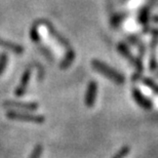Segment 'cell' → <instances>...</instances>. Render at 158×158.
<instances>
[{
	"label": "cell",
	"instance_id": "cell-4",
	"mask_svg": "<svg viewBox=\"0 0 158 158\" xmlns=\"http://www.w3.org/2000/svg\"><path fill=\"white\" fill-rule=\"evenodd\" d=\"M6 116L9 119L12 120H20L25 122H34V123H43L45 121V117L42 115L35 114H26V113H20L17 111H8L6 113Z\"/></svg>",
	"mask_w": 158,
	"mask_h": 158
},
{
	"label": "cell",
	"instance_id": "cell-5",
	"mask_svg": "<svg viewBox=\"0 0 158 158\" xmlns=\"http://www.w3.org/2000/svg\"><path fill=\"white\" fill-rule=\"evenodd\" d=\"M3 106L8 109H19L23 111H34L38 109L39 105L35 102H17V101H6L3 103Z\"/></svg>",
	"mask_w": 158,
	"mask_h": 158
},
{
	"label": "cell",
	"instance_id": "cell-19",
	"mask_svg": "<svg viewBox=\"0 0 158 158\" xmlns=\"http://www.w3.org/2000/svg\"><path fill=\"white\" fill-rule=\"evenodd\" d=\"M152 19L154 20V22H156V23H158V17H153Z\"/></svg>",
	"mask_w": 158,
	"mask_h": 158
},
{
	"label": "cell",
	"instance_id": "cell-17",
	"mask_svg": "<svg viewBox=\"0 0 158 158\" xmlns=\"http://www.w3.org/2000/svg\"><path fill=\"white\" fill-rule=\"evenodd\" d=\"M128 153H129V148L127 146L122 147L121 149H120L118 152L113 156V158H124Z\"/></svg>",
	"mask_w": 158,
	"mask_h": 158
},
{
	"label": "cell",
	"instance_id": "cell-12",
	"mask_svg": "<svg viewBox=\"0 0 158 158\" xmlns=\"http://www.w3.org/2000/svg\"><path fill=\"white\" fill-rule=\"evenodd\" d=\"M139 22L142 25H147V23L149 22V9L147 7L141 9L140 15H139Z\"/></svg>",
	"mask_w": 158,
	"mask_h": 158
},
{
	"label": "cell",
	"instance_id": "cell-2",
	"mask_svg": "<svg viewBox=\"0 0 158 158\" xmlns=\"http://www.w3.org/2000/svg\"><path fill=\"white\" fill-rule=\"evenodd\" d=\"M91 66H93L94 70H96L97 72H99L100 74L104 75L106 78L110 79V80L113 81L114 83H117V84L124 83L125 78L120 72L116 71L114 68L110 67L109 65L105 64V63H103L102 61H100V60H93V61H91Z\"/></svg>",
	"mask_w": 158,
	"mask_h": 158
},
{
	"label": "cell",
	"instance_id": "cell-15",
	"mask_svg": "<svg viewBox=\"0 0 158 158\" xmlns=\"http://www.w3.org/2000/svg\"><path fill=\"white\" fill-rule=\"evenodd\" d=\"M42 151H43L42 146H41V145H37V146H35V148L33 149L29 158H40L41 154H42Z\"/></svg>",
	"mask_w": 158,
	"mask_h": 158
},
{
	"label": "cell",
	"instance_id": "cell-16",
	"mask_svg": "<svg viewBox=\"0 0 158 158\" xmlns=\"http://www.w3.org/2000/svg\"><path fill=\"white\" fill-rule=\"evenodd\" d=\"M129 41H131V43H134V45H137L139 47V49H140L141 53H144V46H143V43L141 42L140 40H139L137 37L135 36H129L128 37Z\"/></svg>",
	"mask_w": 158,
	"mask_h": 158
},
{
	"label": "cell",
	"instance_id": "cell-20",
	"mask_svg": "<svg viewBox=\"0 0 158 158\" xmlns=\"http://www.w3.org/2000/svg\"><path fill=\"white\" fill-rule=\"evenodd\" d=\"M156 71H157V75H158V68L156 69Z\"/></svg>",
	"mask_w": 158,
	"mask_h": 158
},
{
	"label": "cell",
	"instance_id": "cell-18",
	"mask_svg": "<svg viewBox=\"0 0 158 158\" xmlns=\"http://www.w3.org/2000/svg\"><path fill=\"white\" fill-rule=\"evenodd\" d=\"M151 33H152L153 35H155V36H158V29H154V30H151Z\"/></svg>",
	"mask_w": 158,
	"mask_h": 158
},
{
	"label": "cell",
	"instance_id": "cell-7",
	"mask_svg": "<svg viewBox=\"0 0 158 158\" xmlns=\"http://www.w3.org/2000/svg\"><path fill=\"white\" fill-rule=\"evenodd\" d=\"M131 94H132V98L135 101V103L138 104L139 106L142 107L143 109H146V110H150L152 109L153 107V104L152 102L144 96L143 94L141 93V90L139 89L137 87H134L131 90Z\"/></svg>",
	"mask_w": 158,
	"mask_h": 158
},
{
	"label": "cell",
	"instance_id": "cell-3",
	"mask_svg": "<svg viewBox=\"0 0 158 158\" xmlns=\"http://www.w3.org/2000/svg\"><path fill=\"white\" fill-rule=\"evenodd\" d=\"M117 49L118 52L121 53V55L124 56V58L127 60V61L131 63V65H134L135 68H137V73L134 74L132 76V80L134 81H137L140 79V77H142V73L144 71V66H143V63L140 59H137L135 56L132 55L131 52V50L128 49V47L125 45L124 43H118L117 44Z\"/></svg>",
	"mask_w": 158,
	"mask_h": 158
},
{
	"label": "cell",
	"instance_id": "cell-10",
	"mask_svg": "<svg viewBox=\"0 0 158 158\" xmlns=\"http://www.w3.org/2000/svg\"><path fill=\"white\" fill-rule=\"evenodd\" d=\"M151 56H150V62H149V67L150 71L155 72L156 69L158 68L157 62H156V56H155V48H156V40L154 39L152 44H151Z\"/></svg>",
	"mask_w": 158,
	"mask_h": 158
},
{
	"label": "cell",
	"instance_id": "cell-8",
	"mask_svg": "<svg viewBox=\"0 0 158 158\" xmlns=\"http://www.w3.org/2000/svg\"><path fill=\"white\" fill-rule=\"evenodd\" d=\"M31 71L30 68H28L25 70V72L22 75V78H21V81L19 83L17 89H15V97L20 98V97H23L25 93H26L27 88H28V84H29V81H30V78H31Z\"/></svg>",
	"mask_w": 158,
	"mask_h": 158
},
{
	"label": "cell",
	"instance_id": "cell-1",
	"mask_svg": "<svg viewBox=\"0 0 158 158\" xmlns=\"http://www.w3.org/2000/svg\"><path fill=\"white\" fill-rule=\"evenodd\" d=\"M38 23L44 25L45 28L47 29V31H48L49 35L52 36V38L60 44V45H62L63 47H64L65 50H66V55L64 56V59H63V61L61 62V64H60V68L61 69L69 68L72 64H73V62L75 60V52H74V49L72 48L70 42H69V41L56 29L55 26L50 24L48 21L41 20V21H38Z\"/></svg>",
	"mask_w": 158,
	"mask_h": 158
},
{
	"label": "cell",
	"instance_id": "cell-6",
	"mask_svg": "<svg viewBox=\"0 0 158 158\" xmlns=\"http://www.w3.org/2000/svg\"><path fill=\"white\" fill-rule=\"evenodd\" d=\"M97 94H98V83L97 81H90L87 85V89L85 93V98H84V103L86 107L91 108L94 106L97 99Z\"/></svg>",
	"mask_w": 158,
	"mask_h": 158
},
{
	"label": "cell",
	"instance_id": "cell-9",
	"mask_svg": "<svg viewBox=\"0 0 158 158\" xmlns=\"http://www.w3.org/2000/svg\"><path fill=\"white\" fill-rule=\"evenodd\" d=\"M0 47H2V48H4L6 50H9V52H14L15 55H22L24 52V47L20 45V44L10 42V41L1 38H0Z\"/></svg>",
	"mask_w": 158,
	"mask_h": 158
},
{
	"label": "cell",
	"instance_id": "cell-13",
	"mask_svg": "<svg viewBox=\"0 0 158 158\" xmlns=\"http://www.w3.org/2000/svg\"><path fill=\"white\" fill-rule=\"evenodd\" d=\"M8 62V56L5 52L0 53V75L5 71L6 66H7Z\"/></svg>",
	"mask_w": 158,
	"mask_h": 158
},
{
	"label": "cell",
	"instance_id": "cell-14",
	"mask_svg": "<svg viewBox=\"0 0 158 158\" xmlns=\"http://www.w3.org/2000/svg\"><path fill=\"white\" fill-rule=\"evenodd\" d=\"M142 81L144 82L145 85H147L148 87L151 88V90L154 91L155 94H158V84H156L152 79L150 78H142Z\"/></svg>",
	"mask_w": 158,
	"mask_h": 158
},
{
	"label": "cell",
	"instance_id": "cell-11",
	"mask_svg": "<svg viewBox=\"0 0 158 158\" xmlns=\"http://www.w3.org/2000/svg\"><path fill=\"white\" fill-rule=\"evenodd\" d=\"M37 26H38V24L35 23L32 26V28H31V30H30V37H31V40H32L34 43H36L37 46H38L39 44L41 43V39H40V35H39L38 28H37Z\"/></svg>",
	"mask_w": 158,
	"mask_h": 158
}]
</instances>
